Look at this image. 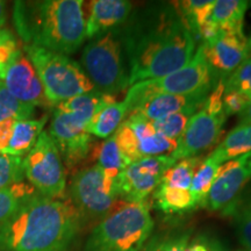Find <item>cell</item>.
I'll return each mask as SVG.
<instances>
[{"label": "cell", "instance_id": "6da1fadb", "mask_svg": "<svg viewBox=\"0 0 251 251\" xmlns=\"http://www.w3.org/2000/svg\"><path fill=\"white\" fill-rule=\"evenodd\" d=\"M120 34L130 86L179 70L197 50V39L174 5L140 12Z\"/></svg>", "mask_w": 251, "mask_h": 251}, {"label": "cell", "instance_id": "7a4b0ae2", "mask_svg": "<svg viewBox=\"0 0 251 251\" xmlns=\"http://www.w3.org/2000/svg\"><path fill=\"white\" fill-rule=\"evenodd\" d=\"M80 224L70 200L37 193L0 224V251H68Z\"/></svg>", "mask_w": 251, "mask_h": 251}, {"label": "cell", "instance_id": "3957f363", "mask_svg": "<svg viewBox=\"0 0 251 251\" xmlns=\"http://www.w3.org/2000/svg\"><path fill=\"white\" fill-rule=\"evenodd\" d=\"M83 4L81 0L15 1L14 26L24 45L71 55L86 39Z\"/></svg>", "mask_w": 251, "mask_h": 251}, {"label": "cell", "instance_id": "277c9868", "mask_svg": "<svg viewBox=\"0 0 251 251\" xmlns=\"http://www.w3.org/2000/svg\"><path fill=\"white\" fill-rule=\"evenodd\" d=\"M152 228L147 201H122L93 228L84 251H141Z\"/></svg>", "mask_w": 251, "mask_h": 251}, {"label": "cell", "instance_id": "5b68a950", "mask_svg": "<svg viewBox=\"0 0 251 251\" xmlns=\"http://www.w3.org/2000/svg\"><path fill=\"white\" fill-rule=\"evenodd\" d=\"M125 57L120 29L115 28L87 43L81 54L80 67L96 91L115 97L130 87Z\"/></svg>", "mask_w": 251, "mask_h": 251}, {"label": "cell", "instance_id": "8992f818", "mask_svg": "<svg viewBox=\"0 0 251 251\" xmlns=\"http://www.w3.org/2000/svg\"><path fill=\"white\" fill-rule=\"evenodd\" d=\"M23 50L35 68L52 106L96 90L79 63L67 55L36 46L24 45Z\"/></svg>", "mask_w": 251, "mask_h": 251}, {"label": "cell", "instance_id": "52a82bcc", "mask_svg": "<svg viewBox=\"0 0 251 251\" xmlns=\"http://www.w3.org/2000/svg\"><path fill=\"white\" fill-rule=\"evenodd\" d=\"M216 83L202 46L199 45L192 59L186 65L164 77L134 84L128 89L124 101L129 115L136 103L152 94H190L202 90H213Z\"/></svg>", "mask_w": 251, "mask_h": 251}, {"label": "cell", "instance_id": "ba28073f", "mask_svg": "<svg viewBox=\"0 0 251 251\" xmlns=\"http://www.w3.org/2000/svg\"><path fill=\"white\" fill-rule=\"evenodd\" d=\"M224 84L216 83L201 107L192 115L183 135L177 142V148L171 153L175 161L196 157L198 153L212 147L219 140L227 117L222 105Z\"/></svg>", "mask_w": 251, "mask_h": 251}, {"label": "cell", "instance_id": "9c48e42d", "mask_svg": "<svg viewBox=\"0 0 251 251\" xmlns=\"http://www.w3.org/2000/svg\"><path fill=\"white\" fill-rule=\"evenodd\" d=\"M69 193L81 219L102 220L122 202L119 185L108 179L97 164L74 176Z\"/></svg>", "mask_w": 251, "mask_h": 251}, {"label": "cell", "instance_id": "30bf717a", "mask_svg": "<svg viewBox=\"0 0 251 251\" xmlns=\"http://www.w3.org/2000/svg\"><path fill=\"white\" fill-rule=\"evenodd\" d=\"M23 171L28 183L41 196L62 199L67 176L62 157L48 131H42L33 149L23 159Z\"/></svg>", "mask_w": 251, "mask_h": 251}, {"label": "cell", "instance_id": "8fae6325", "mask_svg": "<svg viewBox=\"0 0 251 251\" xmlns=\"http://www.w3.org/2000/svg\"><path fill=\"white\" fill-rule=\"evenodd\" d=\"M114 137L129 164L147 157L171 155L177 148V141L157 134L151 121L139 113L128 115L114 133Z\"/></svg>", "mask_w": 251, "mask_h": 251}, {"label": "cell", "instance_id": "7c38bea8", "mask_svg": "<svg viewBox=\"0 0 251 251\" xmlns=\"http://www.w3.org/2000/svg\"><path fill=\"white\" fill-rule=\"evenodd\" d=\"M87 126L85 119L55 108L48 133L69 168L79 164L90 153L92 136L87 133Z\"/></svg>", "mask_w": 251, "mask_h": 251}, {"label": "cell", "instance_id": "4fadbf2b", "mask_svg": "<svg viewBox=\"0 0 251 251\" xmlns=\"http://www.w3.org/2000/svg\"><path fill=\"white\" fill-rule=\"evenodd\" d=\"M177 161L171 155L147 157L130 163L122 174L119 188L125 202H143L161 183L163 176Z\"/></svg>", "mask_w": 251, "mask_h": 251}, {"label": "cell", "instance_id": "5bb4252c", "mask_svg": "<svg viewBox=\"0 0 251 251\" xmlns=\"http://www.w3.org/2000/svg\"><path fill=\"white\" fill-rule=\"evenodd\" d=\"M216 81L224 80L251 57V47L244 33H220L215 39L200 43Z\"/></svg>", "mask_w": 251, "mask_h": 251}, {"label": "cell", "instance_id": "9a60e30c", "mask_svg": "<svg viewBox=\"0 0 251 251\" xmlns=\"http://www.w3.org/2000/svg\"><path fill=\"white\" fill-rule=\"evenodd\" d=\"M251 180V152L235 157L220 165L205 207L211 211L227 208Z\"/></svg>", "mask_w": 251, "mask_h": 251}, {"label": "cell", "instance_id": "2e32d148", "mask_svg": "<svg viewBox=\"0 0 251 251\" xmlns=\"http://www.w3.org/2000/svg\"><path fill=\"white\" fill-rule=\"evenodd\" d=\"M1 84L19 101L33 107H52L51 102L47 98L45 87L35 68L24 50L8 68Z\"/></svg>", "mask_w": 251, "mask_h": 251}, {"label": "cell", "instance_id": "e0dca14e", "mask_svg": "<svg viewBox=\"0 0 251 251\" xmlns=\"http://www.w3.org/2000/svg\"><path fill=\"white\" fill-rule=\"evenodd\" d=\"M212 90H202L190 94L158 93L147 97L135 105L131 113H139L150 121L169 117L190 108H200Z\"/></svg>", "mask_w": 251, "mask_h": 251}, {"label": "cell", "instance_id": "ac0fdd59", "mask_svg": "<svg viewBox=\"0 0 251 251\" xmlns=\"http://www.w3.org/2000/svg\"><path fill=\"white\" fill-rule=\"evenodd\" d=\"M133 4L127 0H94L85 18L86 37H93L115 29L130 17Z\"/></svg>", "mask_w": 251, "mask_h": 251}, {"label": "cell", "instance_id": "d6986e66", "mask_svg": "<svg viewBox=\"0 0 251 251\" xmlns=\"http://www.w3.org/2000/svg\"><path fill=\"white\" fill-rule=\"evenodd\" d=\"M47 121H48V115H43L40 119L15 121L13 134L4 153L24 158L35 146Z\"/></svg>", "mask_w": 251, "mask_h": 251}, {"label": "cell", "instance_id": "ffe728a7", "mask_svg": "<svg viewBox=\"0 0 251 251\" xmlns=\"http://www.w3.org/2000/svg\"><path fill=\"white\" fill-rule=\"evenodd\" d=\"M250 6L246 0H216L209 21L221 33H243L244 17Z\"/></svg>", "mask_w": 251, "mask_h": 251}, {"label": "cell", "instance_id": "44dd1931", "mask_svg": "<svg viewBox=\"0 0 251 251\" xmlns=\"http://www.w3.org/2000/svg\"><path fill=\"white\" fill-rule=\"evenodd\" d=\"M127 115L128 109L124 100L109 103L91 119L87 133L99 139H108L114 135Z\"/></svg>", "mask_w": 251, "mask_h": 251}, {"label": "cell", "instance_id": "7402d4cb", "mask_svg": "<svg viewBox=\"0 0 251 251\" xmlns=\"http://www.w3.org/2000/svg\"><path fill=\"white\" fill-rule=\"evenodd\" d=\"M249 152H251V124L238 125L236 128L229 131L209 157L221 165L229 159Z\"/></svg>", "mask_w": 251, "mask_h": 251}, {"label": "cell", "instance_id": "603a6c76", "mask_svg": "<svg viewBox=\"0 0 251 251\" xmlns=\"http://www.w3.org/2000/svg\"><path fill=\"white\" fill-rule=\"evenodd\" d=\"M96 164L99 166L100 170L108 179L119 185L121 176L126 168L129 165V162L126 159V157L119 149L114 135L106 139L105 142L100 146Z\"/></svg>", "mask_w": 251, "mask_h": 251}, {"label": "cell", "instance_id": "cb8c5ba5", "mask_svg": "<svg viewBox=\"0 0 251 251\" xmlns=\"http://www.w3.org/2000/svg\"><path fill=\"white\" fill-rule=\"evenodd\" d=\"M37 192L29 183L21 180L0 190V224L15 214Z\"/></svg>", "mask_w": 251, "mask_h": 251}, {"label": "cell", "instance_id": "d4e9b609", "mask_svg": "<svg viewBox=\"0 0 251 251\" xmlns=\"http://www.w3.org/2000/svg\"><path fill=\"white\" fill-rule=\"evenodd\" d=\"M219 168V163L208 156L206 159H203L197 171L194 172L190 190L194 208H197L198 206L205 207L207 197L214 184Z\"/></svg>", "mask_w": 251, "mask_h": 251}, {"label": "cell", "instance_id": "484cf974", "mask_svg": "<svg viewBox=\"0 0 251 251\" xmlns=\"http://www.w3.org/2000/svg\"><path fill=\"white\" fill-rule=\"evenodd\" d=\"M174 5L176 11L183 19L188 29L192 31L197 39V34L203 25L209 20L215 1H207V0H185V1L176 2Z\"/></svg>", "mask_w": 251, "mask_h": 251}, {"label": "cell", "instance_id": "4316f807", "mask_svg": "<svg viewBox=\"0 0 251 251\" xmlns=\"http://www.w3.org/2000/svg\"><path fill=\"white\" fill-rule=\"evenodd\" d=\"M198 109L199 108L185 109V111L175 113V114L169 115V117L153 120L151 121L153 129L156 130L157 134L178 142V140L180 139V136L184 133L185 128H186L188 121Z\"/></svg>", "mask_w": 251, "mask_h": 251}, {"label": "cell", "instance_id": "83f0119b", "mask_svg": "<svg viewBox=\"0 0 251 251\" xmlns=\"http://www.w3.org/2000/svg\"><path fill=\"white\" fill-rule=\"evenodd\" d=\"M35 107L15 99L2 84H0V121L6 119L27 120L33 117Z\"/></svg>", "mask_w": 251, "mask_h": 251}, {"label": "cell", "instance_id": "f1b7e54d", "mask_svg": "<svg viewBox=\"0 0 251 251\" xmlns=\"http://www.w3.org/2000/svg\"><path fill=\"white\" fill-rule=\"evenodd\" d=\"M23 51L20 43L9 29L0 28V83L4 79L8 68Z\"/></svg>", "mask_w": 251, "mask_h": 251}, {"label": "cell", "instance_id": "f546056e", "mask_svg": "<svg viewBox=\"0 0 251 251\" xmlns=\"http://www.w3.org/2000/svg\"><path fill=\"white\" fill-rule=\"evenodd\" d=\"M23 159L0 152V190L24 180Z\"/></svg>", "mask_w": 251, "mask_h": 251}, {"label": "cell", "instance_id": "4dcf8cb0", "mask_svg": "<svg viewBox=\"0 0 251 251\" xmlns=\"http://www.w3.org/2000/svg\"><path fill=\"white\" fill-rule=\"evenodd\" d=\"M225 91H237L251 96V57L246 59L242 64L222 80Z\"/></svg>", "mask_w": 251, "mask_h": 251}, {"label": "cell", "instance_id": "1f68e13d", "mask_svg": "<svg viewBox=\"0 0 251 251\" xmlns=\"http://www.w3.org/2000/svg\"><path fill=\"white\" fill-rule=\"evenodd\" d=\"M251 96L237 91H225L222 96V105L226 117H231L234 114H240L250 102Z\"/></svg>", "mask_w": 251, "mask_h": 251}, {"label": "cell", "instance_id": "d6a6232c", "mask_svg": "<svg viewBox=\"0 0 251 251\" xmlns=\"http://www.w3.org/2000/svg\"><path fill=\"white\" fill-rule=\"evenodd\" d=\"M236 226L241 243L246 251H251V201L238 211Z\"/></svg>", "mask_w": 251, "mask_h": 251}, {"label": "cell", "instance_id": "836d02e7", "mask_svg": "<svg viewBox=\"0 0 251 251\" xmlns=\"http://www.w3.org/2000/svg\"><path fill=\"white\" fill-rule=\"evenodd\" d=\"M14 119H6V120L0 121V152L4 153L7 149L9 141H11L12 134L14 129Z\"/></svg>", "mask_w": 251, "mask_h": 251}, {"label": "cell", "instance_id": "e575fe53", "mask_svg": "<svg viewBox=\"0 0 251 251\" xmlns=\"http://www.w3.org/2000/svg\"><path fill=\"white\" fill-rule=\"evenodd\" d=\"M188 246L187 236H181L175 240H170L168 242L163 243L158 247L156 251H186Z\"/></svg>", "mask_w": 251, "mask_h": 251}, {"label": "cell", "instance_id": "d590c367", "mask_svg": "<svg viewBox=\"0 0 251 251\" xmlns=\"http://www.w3.org/2000/svg\"><path fill=\"white\" fill-rule=\"evenodd\" d=\"M186 251H222L220 248L209 244L203 241H194L193 243L188 244Z\"/></svg>", "mask_w": 251, "mask_h": 251}, {"label": "cell", "instance_id": "8d00e7d4", "mask_svg": "<svg viewBox=\"0 0 251 251\" xmlns=\"http://www.w3.org/2000/svg\"><path fill=\"white\" fill-rule=\"evenodd\" d=\"M251 124V100L246 106V108L238 114V125H249Z\"/></svg>", "mask_w": 251, "mask_h": 251}, {"label": "cell", "instance_id": "74e56055", "mask_svg": "<svg viewBox=\"0 0 251 251\" xmlns=\"http://www.w3.org/2000/svg\"><path fill=\"white\" fill-rule=\"evenodd\" d=\"M6 19H7V13H6V4L4 1H0V28H2Z\"/></svg>", "mask_w": 251, "mask_h": 251}, {"label": "cell", "instance_id": "f35d334b", "mask_svg": "<svg viewBox=\"0 0 251 251\" xmlns=\"http://www.w3.org/2000/svg\"><path fill=\"white\" fill-rule=\"evenodd\" d=\"M249 43H250V47H251V39L249 40Z\"/></svg>", "mask_w": 251, "mask_h": 251}, {"label": "cell", "instance_id": "ab89813d", "mask_svg": "<svg viewBox=\"0 0 251 251\" xmlns=\"http://www.w3.org/2000/svg\"><path fill=\"white\" fill-rule=\"evenodd\" d=\"M0 84H1V83H0Z\"/></svg>", "mask_w": 251, "mask_h": 251}]
</instances>
